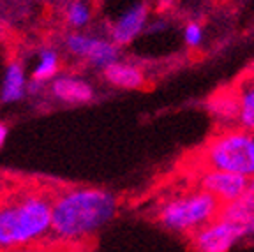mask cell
<instances>
[{"instance_id":"cell-10","label":"cell","mask_w":254,"mask_h":252,"mask_svg":"<svg viewBox=\"0 0 254 252\" xmlns=\"http://www.w3.org/2000/svg\"><path fill=\"white\" fill-rule=\"evenodd\" d=\"M103 74L110 85L124 90H136L145 85V72L138 65L129 62H115L103 69Z\"/></svg>"},{"instance_id":"cell-7","label":"cell","mask_w":254,"mask_h":252,"mask_svg":"<svg viewBox=\"0 0 254 252\" xmlns=\"http://www.w3.org/2000/svg\"><path fill=\"white\" fill-rule=\"evenodd\" d=\"M198 187L215 197L221 205L242 197L249 189V178L244 175L217 170H199Z\"/></svg>"},{"instance_id":"cell-21","label":"cell","mask_w":254,"mask_h":252,"mask_svg":"<svg viewBox=\"0 0 254 252\" xmlns=\"http://www.w3.org/2000/svg\"><path fill=\"white\" fill-rule=\"evenodd\" d=\"M247 190H249L251 194H254V177L249 178V189H247Z\"/></svg>"},{"instance_id":"cell-5","label":"cell","mask_w":254,"mask_h":252,"mask_svg":"<svg viewBox=\"0 0 254 252\" xmlns=\"http://www.w3.org/2000/svg\"><path fill=\"white\" fill-rule=\"evenodd\" d=\"M249 237L246 228L233 221L217 217L194 231L189 238V245L194 252H230L233 245Z\"/></svg>"},{"instance_id":"cell-16","label":"cell","mask_w":254,"mask_h":252,"mask_svg":"<svg viewBox=\"0 0 254 252\" xmlns=\"http://www.w3.org/2000/svg\"><path fill=\"white\" fill-rule=\"evenodd\" d=\"M90 16H92L90 7H88L85 2H81V0L71 2V4L67 5V11H65V20L74 28L87 27L88 21H90Z\"/></svg>"},{"instance_id":"cell-2","label":"cell","mask_w":254,"mask_h":252,"mask_svg":"<svg viewBox=\"0 0 254 252\" xmlns=\"http://www.w3.org/2000/svg\"><path fill=\"white\" fill-rule=\"evenodd\" d=\"M52 203L36 189L0 201V252L37 245L52 235Z\"/></svg>"},{"instance_id":"cell-9","label":"cell","mask_w":254,"mask_h":252,"mask_svg":"<svg viewBox=\"0 0 254 252\" xmlns=\"http://www.w3.org/2000/svg\"><path fill=\"white\" fill-rule=\"evenodd\" d=\"M52 95L65 104H85L94 99V88L88 81L78 78V76H57L52 79L50 85Z\"/></svg>"},{"instance_id":"cell-13","label":"cell","mask_w":254,"mask_h":252,"mask_svg":"<svg viewBox=\"0 0 254 252\" xmlns=\"http://www.w3.org/2000/svg\"><path fill=\"white\" fill-rule=\"evenodd\" d=\"M25 92H27L25 69L18 60H12L7 65V69H5L0 99L4 103H18V101H21L25 97Z\"/></svg>"},{"instance_id":"cell-4","label":"cell","mask_w":254,"mask_h":252,"mask_svg":"<svg viewBox=\"0 0 254 252\" xmlns=\"http://www.w3.org/2000/svg\"><path fill=\"white\" fill-rule=\"evenodd\" d=\"M221 203L203 189L187 190L166 199L157 208V221L164 229L184 237H190L219 217Z\"/></svg>"},{"instance_id":"cell-1","label":"cell","mask_w":254,"mask_h":252,"mask_svg":"<svg viewBox=\"0 0 254 252\" xmlns=\"http://www.w3.org/2000/svg\"><path fill=\"white\" fill-rule=\"evenodd\" d=\"M119 212L113 192L76 187L60 192L52 203V235L60 244H78L101 231Z\"/></svg>"},{"instance_id":"cell-14","label":"cell","mask_w":254,"mask_h":252,"mask_svg":"<svg viewBox=\"0 0 254 252\" xmlns=\"http://www.w3.org/2000/svg\"><path fill=\"white\" fill-rule=\"evenodd\" d=\"M235 88L238 95L237 127L254 134V83L249 78H244Z\"/></svg>"},{"instance_id":"cell-15","label":"cell","mask_w":254,"mask_h":252,"mask_svg":"<svg viewBox=\"0 0 254 252\" xmlns=\"http://www.w3.org/2000/svg\"><path fill=\"white\" fill-rule=\"evenodd\" d=\"M59 69H60V60L57 52L48 50V48L46 50H41L39 57H37V63L34 67V71H32V79L44 85L46 81H52L53 78H57Z\"/></svg>"},{"instance_id":"cell-20","label":"cell","mask_w":254,"mask_h":252,"mask_svg":"<svg viewBox=\"0 0 254 252\" xmlns=\"http://www.w3.org/2000/svg\"><path fill=\"white\" fill-rule=\"evenodd\" d=\"M7 132H9V130H7V126L0 122V148L4 146L5 139H7Z\"/></svg>"},{"instance_id":"cell-17","label":"cell","mask_w":254,"mask_h":252,"mask_svg":"<svg viewBox=\"0 0 254 252\" xmlns=\"http://www.w3.org/2000/svg\"><path fill=\"white\" fill-rule=\"evenodd\" d=\"M184 41L189 48H198L203 43V27L198 21H189L184 28Z\"/></svg>"},{"instance_id":"cell-22","label":"cell","mask_w":254,"mask_h":252,"mask_svg":"<svg viewBox=\"0 0 254 252\" xmlns=\"http://www.w3.org/2000/svg\"><path fill=\"white\" fill-rule=\"evenodd\" d=\"M247 78H249L251 81L254 83V67H253V69H251V71H249V74H247Z\"/></svg>"},{"instance_id":"cell-3","label":"cell","mask_w":254,"mask_h":252,"mask_svg":"<svg viewBox=\"0 0 254 252\" xmlns=\"http://www.w3.org/2000/svg\"><path fill=\"white\" fill-rule=\"evenodd\" d=\"M201 170L254 177V134L228 127L212 136L198 154Z\"/></svg>"},{"instance_id":"cell-11","label":"cell","mask_w":254,"mask_h":252,"mask_svg":"<svg viewBox=\"0 0 254 252\" xmlns=\"http://www.w3.org/2000/svg\"><path fill=\"white\" fill-rule=\"evenodd\" d=\"M219 217L244 226L249 237H254V194L247 190L242 197L222 205Z\"/></svg>"},{"instance_id":"cell-6","label":"cell","mask_w":254,"mask_h":252,"mask_svg":"<svg viewBox=\"0 0 254 252\" xmlns=\"http://www.w3.org/2000/svg\"><path fill=\"white\" fill-rule=\"evenodd\" d=\"M65 48L72 55L87 59L92 65L99 69H106L111 63L119 62L120 55L119 46L113 41L88 36V34H79V32H74L65 37Z\"/></svg>"},{"instance_id":"cell-19","label":"cell","mask_w":254,"mask_h":252,"mask_svg":"<svg viewBox=\"0 0 254 252\" xmlns=\"http://www.w3.org/2000/svg\"><path fill=\"white\" fill-rule=\"evenodd\" d=\"M43 83H39V81H34V79H30V83H28V94H32V95H37L41 90H43Z\"/></svg>"},{"instance_id":"cell-8","label":"cell","mask_w":254,"mask_h":252,"mask_svg":"<svg viewBox=\"0 0 254 252\" xmlns=\"http://www.w3.org/2000/svg\"><path fill=\"white\" fill-rule=\"evenodd\" d=\"M148 14H150V11H148V5L145 2H139V4L129 7L126 12H122V16L115 23L111 25V41L119 48L132 43L134 37H138L147 27Z\"/></svg>"},{"instance_id":"cell-12","label":"cell","mask_w":254,"mask_h":252,"mask_svg":"<svg viewBox=\"0 0 254 252\" xmlns=\"http://www.w3.org/2000/svg\"><path fill=\"white\" fill-rule=\"evenodd\" d=\"M208 110L221 124H226V129L230 124H237L238 117V95L237 88H224L217 92L208 101Z\"/></svg>"},{"instance_id":"cell-18","label":"cell","mask_w":254,"mask_h":252,"mask_svg":"<svg viewBox=\"0 0 254 252\" xmlns=\"http://www.w3.org/2000/svg\"><path fill=\"white\" fill-rule=\"evenodd\" d=\"M5 252H57L53 249L46 247V245H28V247H20V249H12V251H5Z\"/></svg>"}]
</instances>
